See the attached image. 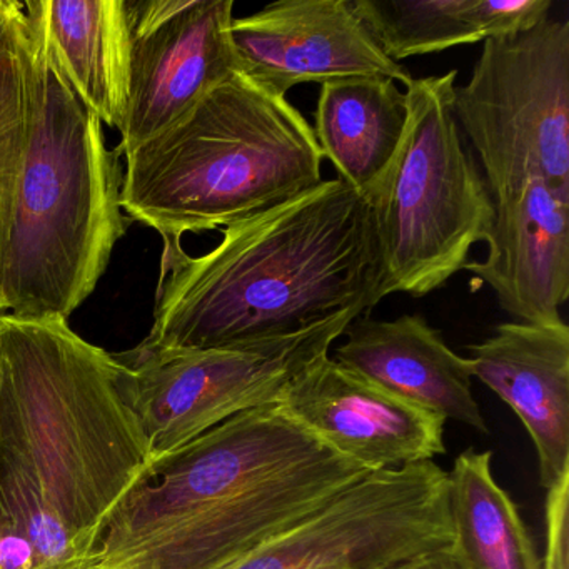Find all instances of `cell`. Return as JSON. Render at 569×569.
I'll return each instance as SVG.
<instances>
[{"instance_id":"3","label":"cell","mask_w":569,"mask_h":569,"mask_svg":"<svg viewBox=\"0 0 569 569\" xmlns=\"http://www.w3.org/2000/svg\"><path fill=\"white\" fill-rule=\"evenodd\" d=\"M368 472L279 402L251 409L156 461L74 569H219Z\"/></svg>"},{"instance_id":"11","label":"cell","mask_w":569,"mask_h":569,"mask_svg":"<svg viewBox=\"0 0 569 569\" xmlns=\"http://www.w3.org/2000/svg\"><path fill=\"white\" fill-rule=\"evenodd\" d=\"M239 74L286 98L301 84L388 78L408 88V69L389 59L352 0H279L232 19Z\"/></svg>"},{"instance_id":"2","label":"cell","mask_w":569,"mask_h":569,"mask_svg":"<svg viewBox=\"0 0 569 569\" xmlns=\"http://www.w3.org/2000/svg\"><path fill=\"white\" fill-rule=\"evenodd\" d=\"M162 244L154 325L139 352L284 338L381 302L368 204L338 178L226 226L206 254Z\"/></svg>"},{"instance_id":"10","label":"cell","mask_w":569,"mask_h":569,"mask_svg":"<svg viewBox=\"0 0 569 569\" xmlns=\"http://www.w3.org/2000/svg\"><path fill=\"white\" fill-rule=\"evenodd\" d=\"M129 102L118 151L128 156L238 72L232 0H124Z\"/></svg>"},{"instance_id":"12","label":"cell","mask_w":569,"mask_h":569,"mask_svg":"<svg viewBox=\"0 0 569 569\" xmlns=\"http://www.w3.org/2000/svg\"><path fill=\"white\" fill-rule=\"evenodd\" d=\"M279 405L366 471H395L446 452L445 418L366 381L331 356L301 372Z\"/></svg>"},{"instance_id":"7","label":"cell","mask_w":569,"mask_h":569,"mask_svg":"<svg viewBox=\"0 0 569 569\" xmlns=\"http://www.w3.org/2000/svg\"><path fill=\"white\" fill-rule=\"evenodd\" d=\"M452 112L492 199L529 179L569 196V22L486 39Z\"/></svg>"},{"instance_id":"16","label":"cell","mask_w":569,"mask_h":569,"mask_svg":"<svg viewBox=\"0 0 569 569\" xmlns=\"http://www.w3.org/2000/svg\"><path fill=\"white\" fill-rule=\"evenodd\" d=\"M24 8L79 101L121 132L131 54L124 0H28Z\"/></svg>"},{"instance_id":"17","label":"cell","mask_w":569,"mask_h":569,"mask_svg":"<svg viewBox=\"0 0 569 569\" xmlns=\"http://www.w3.org/2000/svg\"><path fill=\"white\" fill-rule=\"evenodd\" d=\"M395 62L486 39L531 31L548 21L551 0H352Z\"/></svg>"},{"instance_id":"21","label":"cell","mask_w":569,"mask_h":569,"mask_svg":"<svg viewBox=\"0 0 569 569\" xmlns=\"http://www.w3.org/2000/svg\"><path fill=\"white\" fill-rule=\"evenodd\" d=\"M542 569H569V532L561 526L546 529Z\"/></svg>"},{"instance_id":"9","label":"cell","mask_w":569,"mask_h":569,"mask_svg":"<svg viewBox=\"0 0 569 569\" xmlns=\"http://www.w3.org/2000/svg\"><path fill=\"white\" fill-rule=\"evenodd\" d=\"M452 539L448 471L419 462L368 472L219 569H389Z\"/></svg>"},{"instance_id":"13","label":"cell","mask_w":569,"mask_h":569,"mask_svg":"<svg viewBox=\"0 0 569 569\" xmlns=\"http://www.w3.org/2000/svg\"><path fill=\"white\" fill-rule=\"evenodd\" d=\"M495 206L488 254L468 261L462 271L489 286L499 308L518 321L562 322L569 296V196L529 179L495 199Z\"/></svg>"},{"instance_id":"14","label":"cell","mask_w":569,"mask_h":569,"mask_svg":"<svg viewBox=\"0 0 569 569\" xmlns=\"http://www.w3.org/2000/svg\"><path fill=\"white\" fill-rule=\"evenodd\" d=\"M472 378L512 409L538 456L546 492L569 475V328L511 321L468 346Z\"/></svg>"},{"instance_id":"8","label":"cell","mask_w":569,"mask_h":569,"mask_svg":"<svg viewBox=\"0 0 569 569\" xmlns=\"http://www.w3.org/2000/svg\"><path fill=\"white\" fill-rule=\"evenodd\" d=\"M359 309L284 338L194 351L118 356L119 388L151 449L152 465L228 419L281 401L309 366L329 356Z\"/></svg>"},{"instance_id":"4","label":"cell","mask_w":569,"mask_h":569,"mask_svg":"<svg viewBox=\"0 0 569 569\" xmlns=\"http://www.w3.org/2000/svg\"><path fill=\"white\" fill-rule=\"evenodd\" d=\"M36 39L38 109L0 262V316L69 319L131 219L122 214L121 152L109 151L102 122Z\"/></svg>"},{"instance_id":"19","label":"cell","mask_w":569,"mask_h":569,"mask_svg":"<svg viewBox=\"0 0 569 569\" xmlns=\"http://www.w3.org/2000/svg\"><path fill=\"white\" fill-rule=\"evenodd\" d=\"M492 452L466 449L448 471L452 551L465 569H542L518 506L492 476Z\"/></svg>"},{"instance_id":"6","label":"cell","mask_w":569,"mask_h":569,"mask_svg":"<svg viewBox=\"0 0 569 569\" xmlns=\"http://www.w3.org/2000/svg\"><path fill=\"white\" fill-rule=\"evenodd\" d=\"M458 71L412 79L405 138L365 196L378 246L379 298H422L448 284L486 242L496 206L452 112Z\"/></svg>"},{"instance_id":"5","label":"cell","mask_w":569,"mask_h":569,"mask_svg":"<svg viewBox=\"0 0 569 569\" xmlns=\"http://www.w3.org/2000/svg\"><path fill=\"white\" fill-rule=\"evenodd\" d=\"M312 126L288 101L236 72L126 156L122 209L162 241L212 231L321 184Z\"/></svg>"},{"instance_id":"18","label":"cell","mask_w":569,"mask_h":569,"mask_svg":"<svg viewBox=\"0 0 569 569\" xmlns=\"http://www.w3.org/2000/svg\"><path fill=\"white\" fill-rule=\"evenodd\" d=\"M315 118L312 131L322 158L365 198L401 146L408 98L392 79H339L321 86Z\"/></svg>"},{"instance_id":"1","label":"cell","mask_w":569,"mask_h":569,"mask_svg":"<svg viewBox=\"0 0 569 569\" xmlns=\"http://www.w3.org/2000/svg\"><path fill=\"white\" fill-rule=\"evenodd\" d=\"M121 369L68 319L0 316V532L31 542L36 569L86 561L151 475Z\"/></svg>"},{"instance_id":"22","label":"cell","mask_w":569,"mask_h":569,"mask_svg":"<svg viewBox=\"0 0 569 569\" xmlns=\"http://www.w3.org/2000/svg\"><path fill=\"white\" fill-rule=\"evenodd\" d=\"M389 569H465L458 556L452 551L451 545L426 555L416 556L401 565L392 566Z\"/></svg>"},{"instance_id":"15","label":"cell","mask_w":569,"mask_h":569,"mask_svg":"<svg viewBox=\"0 0 569 569\" xmlns=\"http://www.w3.org/2000/svg\"><path fill=\"white\" fill-rule=\"evenodd\" d=\"M345 336L332 356L342 368L446 421L489 435L468 358L456 355L422 316L358 318Z\"/></svg>"},{"instance_id":"20","label":"cell","mask_w":569,"mask_h":569,"mask_svg":"<svg viewBox=\"0 0 569 569\" xmlns=\"http://www.w3.org/2000/svg\"><path fill=\"white\" fill-rule=\"evenodd\" d=\"M38 109V39L24 2L0 0V262Z\"/></svg>"}]
</instances>
